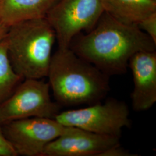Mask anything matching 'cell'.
Instances as JSON below:
<instances>
[{"label": "cell", "instance_id": "5bb4252c", "mask_svg": "<svg viewBox=\"0 0 156 156\" xmlns=\"http://www.w3.org/2000/svg\"><path fill=\"white\" fill-rule=\"evenodd\" d=\"M0 156H17L15 151L6 140L0 124Z\"/></svg>", "mask_w": 156, "mask_h": 156}, {"label": "cell", "instance_id": "7c38bea8", "mask_svg": "<svg viewBox=\"0 0 156 156\" xmlns=\"http://www.w3.org/2000/svg\"><path fill=\"white\" fill-rule=\"evenodd\" d=\"M23 79L12 66L5 38L0 40V104L13 93Z\"/></svg>", "mask_w": 156, "mask_h": 156}, {"label": "cell", "instance_id": "8992f818", "mask_svg": "<svg viewBox=\"0 0 156 156\" xmlns=\"http://www.w3.org/2000/svg\"><path fill=\"white\" fill-rule=\"evenodd\" d=\"M104 12L102 0H58L46 18L58 48L66 49L75 36L94 28Z\"/></svg>", "mask_w": 156, "mask_h": 156}, {"label": "cell", "instance_id": "9c48e42d", "mask_svg": "<svg viewBox=\"0 0 156 156\" xmlns=\"http://www.w3.org/2000/svg\"><path fill=\"white\" fill-rule=\"evenodd\" d=\"M134 88L131 95L134 111H145L156 102V51L136 53L128 62Z\"/></svg>", "mask_w": 156, "mask_h": 156}, {"label": "cell", "instance_id": "ba28073f", "mask_svg": "<svg viewBox=\"0 0 156 156\" xmlns=\"http://www.w3.org/2000/svg\"><path fill=\"white\" fill-rule=\"evenodd\" d=\"M120 138L66 126L61 135L45 147L42 156H98L102 151L120 144Z\"/></svg>", "mask_w": 156, "mask_h": 156}, {"label": "cell", "instance_id": "5b68a950", "mask_svg": "<svg viewBox=\"0 0 156 156\" xmlns=\"http://www.w3.org/2000/svg\"><path fill=\"white\" fill-rule=\"evenodd\" d=\"M50 86L42 79H24L0 104V124L30 117L55 119L62 106L51 100Z\"/></svg>", "mask_w": 156, "mask_h": 156}, {"label": "cell", "instance_id": "7a4b0ae2", "mask_svg": "<svg viewBox=\"0 0 156 156\" xmlns=\"http://www.w3.org/2000/svg\"><path fill=\"white\" fill-rule=\"evenodd\" d=\"M47 77L56 102L61 106L101 102L110 90L109 76L69 48H58L52 55Z\"/></svg>", "mask_w": 156, "mask_h": 156}, {"label": "cell", "instance_id": "2e32d148", "mask_svg": "<svg viewBox=\"0 0 156 156\" xmlns=\"http://www.w3.org/2000/svg\"><path fill=\"white\" fill-rule=\"evenodd\" d=\"M8 30L9 27L0 23V40L5 38Z\"/></svg>", "mask_w": 156, "mask_h": 156}, {"label": "cell", "instance_id": "4fadbf2b", "mask_svg": "<svg viewBox=\"0 0 156 156\" xmlns=\"http://www.w3.org/2000/svg\"><path fill=\"white\" fill-rule=\"evenodd\" d=\"M137 25L156 43V12L143 19Z\"/></svg>", "mask_w": 156, "mask_h": 156}, {"label": "cell", "instance_id": "277c9868", "mask_svg": "<svg viewBox=\"0 0 156 156\" xmlns=\"http://www.w3.org/2000/svg\"><path fill=\"white\" fill-rule=\"evenodd\" d=\"M55 119L65 126L119 138H120L123 129L129 127L131 123L128 105L124 102L114 98L83 108L60 111Z\"/></svg>", "mask_w": 156, "mask_h": 156}, {"label": "cell", "instance_id": "8fae6325", "mask_svg": "<svg viewBox=\"0 0 156 156\" xmlns=\"http://www.w3.org/2000/svg\"><path fill=\"white\" fill-rule=\"evenodd\" d=\"M104 12L121 22L138 24L156 12V0H102Z\"/></svg>", "mask_w": 156, "mask_h": 156}, {"label": "cell", "instance_id": "3957f363", "mask_svg": "<svg viewBox=\"0 0 156 156\" xmlns=\"http://www.w3.org/2000/svg\"><path fill=\"white\" fill-rule=\"evenodd\" d=\"M5 39L8 57L17 74L24 79L47 77L56 38L46 17L10 26Z\"/></svg>", "mask_w": 156, "mask_h": 156}, {"label": "cell", "instance_id": "6da1fadb", "mask_svg": "<svg viewBox=\"0 0 156 156\" xmlns=\"http://www.w3.org/2000/svg\"><path fill=\"white\" fill-rule=\"evenodd\" d=\"M69 48L109 76L125 73L134 54L156 51V43L137 24L121 22L104 12L94 28L75 36Z\"/></svg>", "mask_w": 156, "mask_h": 156}, {"label": "cell", "instance_id": "30bf717a", "mask_svg": "<svg viewBox=\"0 0 156 156\" xmlns=\"http://www.w3.org/2000/svg\"><path fill=\"white\" fill-rule=\"evenodd\" d=\"M58 0H0V23L10 27L46 17Z\"/></svg>", "mask_w": 156, "mask_h": 156}, {"label": "cell", "instance_id": "52a82bcc", "mask_svg": "<svg viewBox=\"0 0 156 156\" xmlns=\"http://www.w3.org/2000/svg\"><path fill=\"white\" fill-rule=\"evenodd\" d=\"M6 140L17 156H42L45 147L61 135L66 126L55 119L30 117L1 125Z\"/></svg>", "mask_w": 156, "mask_h": 156}, {"label": "cell", "instance_id": "9a60e30c", "mask_svg": "<svg viewBox=\"0 0 156 156\" xmlns=\"http://www.w3.org/2000/svg\"><path fill=\"white\" fill-rule=\"evenodd\" d=\"M136 154L131 153L124 149L120 144L115 145L101 153L98 156H135Z\"/></svg>", "mask_w": 156, "mask_h": 156}]
</instances>
